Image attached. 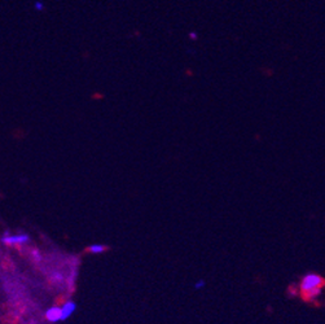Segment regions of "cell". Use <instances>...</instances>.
I'll return each instance as SVG.
<instances>
[{"instance_id":"9","label":"cell","mask_w":325,"mask_h":324,"mask_svg":"<svg viewBox=\"0 0 325 324\" xmlns=\"http://www.w3.org/2000/svg\"><path fill=\"white\" fill-rule=\"evenodd\" d=\"M203 287H205V281H203V280H200V281H197V283L195 284V288H196V289H201V288Z\"/></svg>"},{"instance_id":"4","label":"cell","mask_w":325,"mask_h":324,"mask_svg":"<svg viewBox=\"0 0 325 324\" xmlns=\"http://www.w3.org/2000/svg\"><path fill=\"white\" fill-rule=\"evenodd\" d=\"M61 309H63V318H61V321H66V319H69V318L74 314L75 310H77V303H75L74 301H67L64 303Z\"/></svg>"},{"instance_id":"6","label":"cell","mask_w":325,"mask_h":324,"mask_svg":"<svg viewBox=\"0 0 325 324\" xmlns=\"http://www.w3.org/2000/svg\"><path fill=\"white\" fill-rule=\"evenodd\" d=\"M51 279L53 280V281H61V279H63V275H61L60 273H52Z\"/></svg>"},{"instance_id":"1","label":"cell","mask_w":325,"mask_h":324,"mask_svg":"<svg viewBox=\"0 0 325 324\" xmlns=\"http://www.w3.org/2000/svg\"><path fill=\"white\" fill-rule=\"evenodd\" d=\"M324 283H325L324 279H323L320 275H316V274H308V275H306V277L302 279V281H301V291H302V293L316 291V289L323 288Z\"/></svg>"},{"instance_id":"7","label":"cell","mask_w":325,"mask_h":324,"mask_svg":"<svg viewBox=\"0 0 325 324\" xmlns=\"http://www.w3.org/2000/svg\"><path fill=\"white\" fill-rule=\"evenodd\" d=\"M31 255H33V258L35 259V261H41V253H39V251H37V249H34L33 252H31Z\"/></svg>"},{"instance_id":"2","label":"cell","mask_w":325,"mask_h":324,"mask_svg":"<svg viewBox=\"0 0 325 324\" xmlns=\"http://www.w3.org/2000/svg\"><path fill=\"white\" fill-rule=\"evenodd\" d=\"M30 240L29 235H9V233H5V235L1 237V243L7 244V245H21V244L27 243Z\"/></svg>"},{"instance_id":"5","label":"cell","mask_w":325,"mask_h":324,"mask_svg":"<svg viewBox=\"0 0 325 324\" xmlns=\"http://www.w3.org/2000/svg\"><path fill=\"white\" fill-rule=\"evenodd\" d=\"M88 251L91 252V253H93V255H100V253L107 251V248L101 245V244H92V245L88 248Z\"/></svg>"},{"instance_id":"3","label":"cell","mask_w":325,"mask_h":324,"mask_svg":"<svg viewBox=\"0 0 325 324\" xmlns=\"http://www.w3.org/2000/svg\"><path fill=\"white\" fill-rule=\"evenodd\" d=\"M45 318H47V321L52 322V323H56V322L61 321V318H63V309H61V307H57V306H53V307L47 310Z\"/></svg>"},{"instance_id":"8","label":"cell","mask_w":325,"mask_h":324,"mask_svg":"<svg viewBox=\"0 0 325 324\" xmlns=\"http://www.w3.org/2000/svg\"><path fill=\"white\" fill-rule=\"evenodd\" d=\"M35 9H37V11H43V9H44V5H43L42 1H35Z\"/></svg>"}]
</instances>
